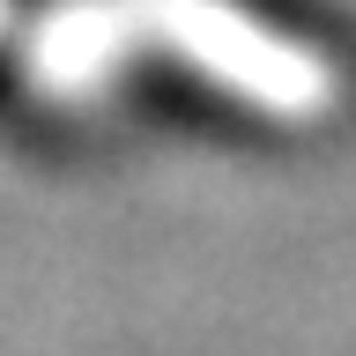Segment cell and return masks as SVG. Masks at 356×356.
<instances>
[{
  "instance_id": "1",
  "label": "cell",
  "mask_w": 356,
  "mask_h": 356,
  "mask_svg": "<svg viewBox=\"0 0 356 356\" xmlns=\"http://www.w3.org/2000/svg\"><path fill=\"white\" fill-rule=\"evenodd\" d=\"M230 8H245L252 22L282 30V38H305V44H334L341 38V22H334L319 0H230Z\"/></svg>"
}]
</instances>
